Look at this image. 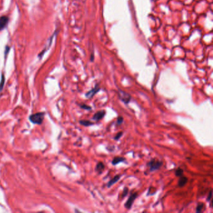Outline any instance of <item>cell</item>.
Here are the masks:
<instances>
[{"label":"cell","instance_id":"obj_1","mask_svg":"<svg viewBox=\"0 0 213 213\" xmlns=\"http://www.w3.org/2000/svg\"><path fill=\"white\" fill-rule=\"evenodd\" d=\"M163 166V162L159 160H156V159H153L151 160L148 163V166L149 167V171L153 172Z\"/></svg>","mask_w":213,"mask_h":213},{"label":"cell","instance_id":"obj_2","mask_svg":"<svg viewBox=\"0 0 213 213\" xmlns=\"http://www.w3.org/2000/svg\"><path fill=\"white\" fill-rule=\"evenodd\" d=\"M45 113H38L36 114H32L30 116V120L32 123L37 124H41L44 120Z\"/></svg>","mask_w":213,"mask_h":213},{"label":"cell","instance_id":"obj_3","mask_svg":"<svg viewBox=\"0 0 213 213\" xmlns=\"http://www.w3.org/2000/svg\"><path fill=\"white\" fill-rule=\"evenodd\" d=\"M118 95H119L120 100L126 104H128L131 100V96H130V94L123 91L122 90H119Z\"/></svg>","mask_w":213,"mask_h":213},{"label":"cell","instance_id":"obj_4","mask_svg":"<svg viewBox=\"0 0 213 213\" xmlns=\"http://www.w3.org/2000/svg\"><path fill=\"white\" fill-rule=\"evenodd\" d=\"M137 196V192L133 193V194H131V195H130L128 199L126 201V202L124 204V207L126 209H128V210H130V209L131 208V207L133 206V203L135 202V199H136Z\"/></svg>","mask_w":213,"mask_h":213},{"label":"cell","instance_id":"obj_5","mask_svg":"<svg viewBox=\"0 0 213 213\" xmlns=\"http://www.w3.org/2000/svg\"><path fill=\"white\" fill-rule=\"evenodd\" d=\"M9 23V18L7 16H2L0 17V31L5 29Z\"/></svg>","mask_w":213,"mask_h":213},{"label":"cell","instance_id":"obj_6","mask_svg":"<svg viewBox=\"0 0 213 213\" xmlns=\"http://www.w3.org/2000/svg\"><path fill=\"white\" fill-rule=\"evenodd\" d=\"M100 90V88L99 87V85H96L92 89H91L89 91L87 92L86 94V97L87 98H89V99H90V98H93L95 94L99 91Z\"/></svg>","mask_w":213,"mask_h":213},{"label":"cell","instance_id":"obj_7","mask_svg":"<svg viewBox=\"0 0 213 213\" xmlns=\"http://www.w3.org/2000/svg\"><path fill=\"white\" fill-rule=\"evenodd\" d=\"M105 114H106V111H104V110H101V111H98L94 114L92 119L94 121H99L104 117Z\"/></svg>","mask_w":213,"mask_h":213},{"label":"cell","instance_id":"obj_8","mask_svg":"<svg viewBox=\"0 0 213 213\" xmlns=\"http://www.w3.org/2000/svg\"><path fill=\"white\" fill-rule=\"evenodd\" d=\"M54 36V34H53L52 35V36H51V38H50V39H49V41H48V43H48V45H46V46H45V48L41 51V53H39V54H38V57H39V58H41L43 56V55L45 54V53L46 52V51H48V50L49 49V48H50V46H51V44H52V43H53V40Z\"/></svg>","mask_w":213,"mask_h":213},{"label":"cell","instance_id":"obj_9","mask_svg":"<svg viewBox=\"0 0 213 213\" xmlns=\"http://www.w3.org/2000/svg\"><path fill=\"white\" fill-rule=\"evenodd\" d=\"M104 168H105V166H104V163H102V162H99V163H97V164L96 166L95 170L98 173H99V174H101L102 172L104 171Z\"/></svg>","mask_w":213,"mask_h":213},{"label":"cell","instance_id":"obj_10","mask_svg":"<svg viewBox=\"0 0 213 213\" xmlns=\"http://www.w3.org/2000/svg\"><path fill=\"white\" fill-rule=\"evenodd\" d=\"M120 177H121V175H116V176H114V177H113V178H112V179H111V180H110V181H109V182L108 183V184H107V186H108V188H110L111 186H112L113 184H115L116 182H117V181L120 180Z\"/></svg>","mask_w":213,"mask_h":213},{"label":"cell","instance_id":"obj_11","mask_svg":"<svg viewBox=\"0 0 213 213\" xmlns=\"http://www.w3.org/2000/svg\"><path fill=\"white\" fill-rule=\"evenodd\" d=\"M180 178L178 181V186L180 187V188H182L183 186H184L185 185H186V184L187 183L188 181V179L185 176H181L179 177Z\"/></svg>","mask_w":213,"mask_h":213},{"label":"cell","instance_id":"obj_12","mask_svg":"<svg viewBox=\"0 0 213 213\" xmlns=\"http://www.w3.org/2000/svg\"><path fill=\"white\" fill-rule=\"evenodd\" d=\"M126 159L124 157H115L113 159L112 161V164L115 166V165H117V164H119L121 162H123V161H124Z\"/></svg>","mask_w":213,"mask_h":213},{"label":"cell","instance_id":"obj_13","mask_svg":"<svg viewBox=\"0 0 213 213\" xmlns=\"http://www.w3.org/2000/svg\"><path fill=\"white\" fill-rule=\"evenodd\" d=\"M80 123L81 125H83L84 126H86V127L94 124L93 123H92V122H91L90 121H88V120H81L80 121Z\"/></svg>","mask_w":213,"mask_h":213},{"label":"cell","instance_id":"obj_14","mask_svg":"<svg viewBox=\"0 0 213 213\" xmlns=\"http://www.w3.org/2000/svg\"><path fill=\"white\" fill-rule=\"evenodd\" d=\"M183 172H184V171L182 169L178 168V169H177L175 171V175L177 177H181L183 175Z\"/></svg>","mask_w":213,"mask_h":213},{"label":"cell","instance_id":"obj_15","mask_svg":"<svg viewBox=\"0 0 213 213\" xmlns=\"http://www.w3.org/2000/svg\"><path fill=\"white\" fill-rule=\"evenodd\" d=\"M203 207H204V204L203 203H199L198 204V206L196 207V212H201L203 211Z\"/></svg>","mask_w":213,"mask_h":213},{"label":"cell","instance_id":"obj_16","mask_svg":"<svg viewBox=\"0 0 213 213\" xmlns=\"http://www.w3.org/2000/svg\"><path fill=\"white\" fill-rule=\"evenodd\" d=\"M5 76L3 74L1 76V82H0V91L2 90L4 85H5Z\"/></svg>","mask_w":213,"mask_h":213},{"label":"cell","instance_id":"obj_17","mask_svg":"<svg viewBox=\"0 0 213 213\" xmlns=\"http://www.w3.org/2000/svg\"><path fill=\"white\" fill-rule=\"evenodd\" d=\"M122 136H123V132H119V133H117L116 135V136L114 137V140L117 141L118 139H120V138Z\"/></svg>","mask_w":213,"mask_h":213},{"label":"cell","instance_id":"obj_18","mask_svg":"<svg viewBox=\"0 0 213 213\" xmlns=\"http://www.w3.org/2000/svg\"><path fill=\"white\" fill-rule=\"evenodd\" d=\"M123 117L122 116H119L117 117V121H116V123L117 125H121L123 122Z\"/></svg>","mask_w":213,"mask_h":213},{"label":"cell","instance_id":"obj_19","mask_svg":"<svg viewBox=\"0 0 213 213\" xmlns=\"http://www.w3.org/2000/svg\"><path fill=\"white\" fill-rule=\"evenodd\" d=\"M80 107L82 108V109H86V110H91V106H88V105H86V104H82V105H80Z\"/></svg>","mask_w":213,"mask_h":213},{"label":"cell","instance_id":"obj_20","mask_svg":"<svg viewBox=\"0 0 213 213\" xmlns=\"http://www.w3.org/2000/svg\"><path fill=\"white\" fill-rule=\"evenodd\" d=\"M128 191H129L128 188H125L124 189L123 191V194H122V197H123V198H124V197H126V196H127V194H128Z\"/></svg>","mask_w":213,"mask_h":213},{"label":"cell","instance_id":"obj_21","mask_svg":"<svg viewBox=\"0 0 213 213\" xmlns=\"http://www.w3.org/2000/svg\"><path fill=\"white\" fill-rule=\"evenodd\" d=\"M211 197H212V191H211L210 192V193H209V196H208L207 201H210L211 199Z\"/></svg>","mask_w":213,"mask_h":213}]
</instances>
